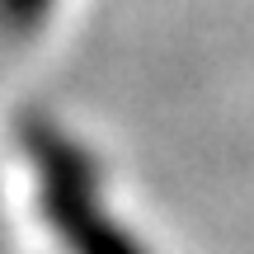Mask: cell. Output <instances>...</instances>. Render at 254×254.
I'll use <instances>...</instances> for the list:
<instances>
[{
    "label": "cell",
    "mask_w": 254,
    "mask_h": 254,
    "mask_svg": "<svg viewBox=\"0 0 254 254\" xmlns=\"http://www.w3.org/2000/svg\"><path fill=\"white\" fill-rule=\"evenodd\" d=\"M47 5H52V0H0V24H5L9 33H28V28H38V19L47 14Z\"/></svg>",
    "instance_id": "obj_1"
}]
</instances>
